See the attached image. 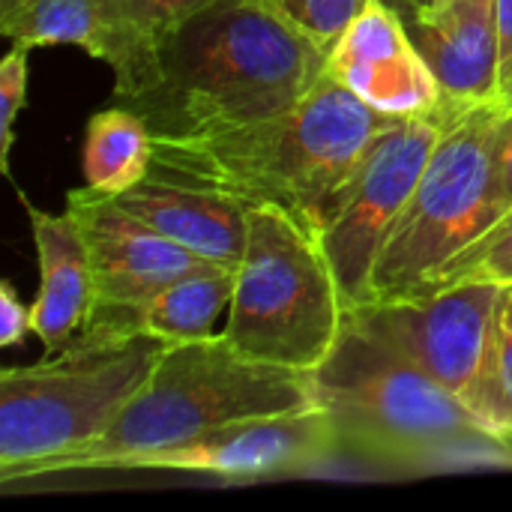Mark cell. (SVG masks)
Segmentation results:
<instances>
[{"label": "cell", "mask_w": 512, "mask_h": 512, "mask_svg": "<svg viewBox=\"0 0 512 512\" xmlns=\"http://www.w3.org/2000/svg\"><path fill=\"white\" fill-rule=\"evenodd\" d=\"M324 78L288 111L228 129L153 132V171L243 207H276L303 225L321 216L369 141L390 123Z\"/></svg>", "instance_id": "1"}, {"label": "cell", "mask_w": 512, "mask_h": 512, "mask_svg": "<svg viewBox=\"0 0 512 512\" xmlns=\"http://www.w3.org/2000/svg\"><path fill=\"white\" fill-rule=\"evenodd\" d=\"M324 63L273 0H213L165 39L159 87L123 105L153 132L243 126L297 105Z\"/></svg>", "instance_id": "2"}, {"label": "cell", "mask_w": 512, "mask_h": 512, "mask_svg": "<svg viewBox=\"0 0 512 512\" xmlns=\"http://www.w3.org/2000/svg\"><path fill=\"white\" fill-rule=\"evenodd\" d=\"M315 405L339 447L387 468H512V438L483 426L414 360L381 342L345 312L327 360L309 372Z\"/></svg>", "instance_id": "3"}, {"label": "cell", "mask_w": 512, "mask_h": 512, "mask_svg": "<svg viewBox=\"0 0 512 512\" xmlns=\"http://www.w3.org/2000/svg\"><path fill=\"white\" fill-rule=\"evenodd\" d=\"M315 405L312 375L246 357L222 333L165 345L147 384L84 450L42 465L33 477L114 471L123 459L180 447L231 423Z\"/></svg>", "instance_id": "4"}, {"label": "cell", "mask_w": 512, "mask_h": 512, "mask_svg": "<svg viewBox=\"0 0 512 512\" xmlns=\"http://www.w3.org/2000/svg\"><path fill=\"white\" fill-rule=\"evenodd\" d=\"M165 342L84 339L0 372V480L33 474L96 441L147 384Z\"/></svg>", "instance_id": "5"}, {"label": "cell", "mask_w": 512, "mask_h": 512, "mask_svg": "<svg viewBox=\"0 0 512 512\" xmlns=\"http://www.w3.org/2000/svg\"><path fill=\"white\" fill-rule=\"evenodd\" d=\"M507 111L501 102H483L450 117L378 255L369 303L429 291L441 267L504 216L498 147Z\"/></svg>", "instance_id": "6"}, {"label": "cell", "mask_w": 512, "mask_h": 512, "mask_svg": "<svg viewBox=\"0 0 512 512\" xmlns=\"http://www.w3.org/2000/svg\"><path fill=\"white\" fill-rule=\"evenodd\" d=\"M345 312L318 231L285 210L249 207L222 336L246 357L312 372L333 351Z\"/></svg>", "instance_id": "7"}, {"label": "cell", "mask_w": 512, "mask_h": 512, "mask_svg": "<svg viewBox=\"0 0 512 512\" xmlns=\"http://www.w3.org/2000/svg\"><path fill=\"white\" fill-rule=\"evenodd\" d=\"M504 285L462 282L348 309V318L393 345L450 390L483 426L512 438V399L498 369Z\"/></svg>", "instance_id": "8"}, {"label": "cell", "mask_w": 512, "mask_h": 512, "mask_svg": "<svg viewBox=\"0 0 512 512\" xmlns=\"http://www.w3.org/2000/svg\"><path fill=\"white\" fill-rule=\"evenodd\" d=\"M456 111L459 105L444 102L429 114L393 117L369 141L345 183L330 198L318 225V240L348 309L369 303L378 255Z\"/></svg>", "instance_id": "9"}, {"label": "cell", "mask_w": 512, "mask_h": 512, "mask_svg": "<svg viewBox=\"0 0 512 512\" xmlns=\"http://www.w3.org/2000/svg\"><path fill=\"white\" fill-rule=\"evenodd\" d=\"M339 435L321 405L222 426L180 447L123 459L114 471L198 474L222 483H255L309 471L339 453Z\"/></svg>", "instance_id": "10"}, {"label": "cell", "mask_w": 512, "mask_h": 512, "mask_svg": "<svg viewBox=\"0 0 512 512\" xmlns=\"http://www.w3.org/2000/svg\"><path fill=\"white\" fill-rule=\"evenodd\" d=\"M9 42L78 45L114 72L120 102L153 93L162 81V39L123 0H21L0 15Z\"/></svg>", "instance_id": "11"}, {"label": "cell", "mask_w": 512, "mask_h": 512, "mask_svg": "<svg viewBox=\"0 0 512 512\" xmlns=\"http://www.w3.org/2000/svg\"><path fill=\"white\" fill-rule=\"evenodd\" d=\"M324 72L384 117L438 111L447 99L438 75L387 0H372L327 51Z\"/></svg>", "instance_id": "12"}, {"label": "cell", "mask_w": 512, "mask_h": 512, "mask_svg": "<svg viewBox=\"0 0 512 512\" xmlns=\"http://www.w3.org/2000/svg\"><path fill=\"white\" fill-rule=\"evenodd\" d=\"M66 210L75 216L93 270V309L132 306L171 279L213 264L138 222L120 210L111 195H102L90 186L72 189L66 195Z\"/></svg>", "instance_id": "13"}, {"label": "cell", "mask_w": 512, "mask_h": 512, "mask_svg": "<svg viewBox=\"0 0 512 512\" xmlns=\"http://www.w3.org/2000/svg\"><path fill=\"white\" fill-rule=\"evenodd\" d=\"M234 285H237V267L201 264L132 306L90 312L78 336L84 339L147 336L165 345L210 339L222 333L219 321L228 318Z\"/></svg>", "instance_id": "14"}, {"label": "cell", "mask_w": 512, "mask_h": 512, "mask_svg": "<svg viewBox=\"0 0 512 512\" xmlns=\"http://www.w3.org/2000/svg\"><path fill=\"white\" fill-rule=\"evenodd\" d=\"M441 81L444 99L468 108L498 99L495 0H444L426 15H402Z\"/></svg>", "instance_id": "15"}, {"label": "cell", "mask_w": 512, "mask_h": 512, "mask_svg": "<svg viewBox=\"0 0 512 512\" xmlns=\"http://www.w3.org/2000/svg\"><path fill=\"white\" fill-rule=\"evenodd\" d=\"M111 201L204 261L237 267L243 258L249 207L234 198L150 174Z\"/></svg>", "instance_id": "16"}, {"label": "cell", "mask_w": 512, "mask_h": 512, "mask_svg": "<svg viewBox=\"0 0 512 512\" xmlns=\"http://www.w3.org/2000/svg\"><path fill=\"white\" fill-rule=\"evenodd\" d=\"M39 261V291L30 306V330L45 354L66 348L93 309V270L84 234L69 210L45 213L21 195Z\"/></svg>", "instance_id": "17"}, {"label": "cell", "mask_w": 512, "mask_h": 512, "mask_svg": "<svg viewBox=\"0 0 512 512\" xmlns=\"http://www.w3.org/2000/svg\"><path fill=\"white\" fill-rule=\"evenodd\" d=\"M84 183L102 195H123L153 171V129L150 123L126 108L114 105L87 120Z\"/></svg>", "instance_id": "18"}, {"label": "cell", "mask_w": 512, "mask_h": 512, "mask_svg": "<svg viewBox=\"0 0 512 512\" xmlns=\"http://www.w3.org/2000/svg\"><path fill=\"white\" fill-rule=\"evenodd\" d=\"M462 282H492V285H512V207L471 246L453 255L429 291L462 285Z\"/></svg>", "instance_id": "19"}, {"label": "cell", "mask_w": 512, "mask_h": 512, "mask_svg": "<svg viewBox=\"0 0 512 512\" xmlns=\"http://www.w3.org/2000/svg\"><path fill=\"white\" fill-rule=\"evenodd\" d=\"M273 3L303 36H309L327 54L372 0H273Z\"/></svg>", "instance_id": "20"}, {"label": "cell", "mask_w": 512, "mask_h": 512, "mask_svg": "<svg viewBox=\"0 0 512 512\" xmlns=\"http://www.w3.org/2000/svg\"><path fill=\"white\" fill-rule=\"evenodd\" d=\"M30 51L27 45L12 42L9 54L0 63V165L9 174V153L15 138V117L27 102V75H30Z\"/></svg>", "instance_id": "21"}, {"label": "cell", "mask_w": 512, "mask_h": 512, "mask_svg": "<svg viewBox=\"0 0 512 512\" xmlns=\"http://www.w3.org/2000/svg\"><path fill=\"white\" fill-rule=\"evenodd\" d=\"M162 42L192 15L207 9L213 0H123Z\"/></svg>", "instance_id": "22"}, {"label": "cell", "mask_w": 512, "mask_h": 512, "mask_svg": "<svg viewBox=\"0 0 512 512\" xmlns=\"http://www.w3.org/2000/svg\"><path fill=\"white\" fill-rule=\"evenodd\" d=\"M498 18V99L512 108V0H495Z\"/></svg>", "instance_id": "23"}, {"label": "cell", "mask_w": 512, "mask_h": 512, "mask_svg": "<svg viewBox=\"0 0 512 512\" xmlns=\"http://www.w3.org/2000/svg\"><path fill=\"white\" fill-rule=\"evenodd\" d=\"M30 330V306H24L9 282L0 285V345H18Z\"/></svg>", "instance_id": "24"}, {"label": "cell", "mask_w": 512, "mask_h": 512, "mask_svg": "<svg viewBox=\"0 0 512 512\" xmlns=\"http://www.w3.org/2000/svg\"><path fill=\"white\" fill-rule=\"evenodd\" d=\"M498 198L504 213L512 207V108L507 111L501 147H498Z\"/></svg>", "instance_id": "25"}, {"label": "cell", "mask_w": 512, "mask_h": 512, "mask_svg": "<svg viewBox=\"0 0 512 512\" xmlns=\"http://www.w3.org/2000/svg\"><path fill=\"white\" fill-rule=\"evenodd\" d=\"M498 369H501L504 390L512 399V330H507L504 324L498 327Z\"/></svg>", "instance_id": "26"}, {"label": "cell", "mask_w": 512, "mask_h": 512, "mask_svg": "<svg viewBox=\"0 0 512 512\" xmlns=\"http://www.w3.org/2000/svg\"><path fill=\"white\" fill-rule=\"evenodd\" d=\"M390 6H396L402 15H426L438 6V0H387Z\"/></svg>", "instance_id": "27"}, {"label": "cell", "mask_w": 512, "mask_h": 512, "mask_svg": "<svg viewBox=\"0 0 512 512\" xmlns=\"http://www.w3.org/2000/svg\"><path fill=\"white\" fill-rule=\"evenodd\" d=\"M501 324L507 327V330H512V285H507L504 288V294H501Z\"/></svg>", "instance_id": "28"}, {"label": "cell", "mask_w": 512, "mask_h": 512, "mask_svg": "<svg viewBox=\"0 0 512 512\" xmlns=\"http://www.w3.org/2000/svg\"><path fill=\"white\" fill-rule=\"evenodd\" d=\"M21 0H0V15H6V12H12L15 6H18Z\"/></svg>", "instance_id": "29"}, {"label": "cell", "mask_w": 512, "mask_h": 512, "mask_svg": "<svg viewBox=\"0 0 512 512\" xmlns=\"http://www.w3.org/2000/svg\"><path fill=\"white\" fill-rule=\"evenodd\" d=\"M441 3H444V0H438V6H441ZM438 6H435V9H438Z\"/></svg>", "instance_id": "30"}]
</instances>
